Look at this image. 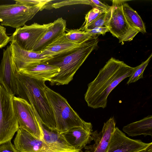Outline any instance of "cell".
<instances>
[{"mask_svg": "<svg viewBox=\"0 0 152 152\" xmlns=\"http://www.w3.org/2000/svg\"><path fill=\"white\" fill-rule=\"evenodd\" d=\"M134 67L112 57L101 69L97 76L88 84L84 99L88 106L93 109L104 108L107 97L122 80L132 74Z\"/></svg>", "mask_w": 152, "mask_h": 152, "instance_id": "obj_1", "label": "cell"}, {"mask_svg": "<svg viewBox=\"0 0 152 152\" xmlns=\"http://www.w3.org/2000/svg\"><path fill=\"white\" fill-rule=\"evenodd\" d=\"M15 76L18 97L32 106L45 126L56 131L53 111L45 93V81L31 78L16 70Z\"/></svg>", "mask_w": 152, "mask_h": 152, "instance_id": "obj_2", "label": "cell"}, {"mask_svg": "<svg viewBox=\"0 0 152 152\" xmlns=\"http://www.w3.org/2000/svg\"><path fill=\"white\" fill-rule=\"evenodd\" d=\"M98 35L66 53L53 57L45 62L59 67L58 74L50 82L52 85H67L92 51L97 46Z\"/></svg>", "mask_w": 152, "mask_h": 152, "instance_id": "obj_3", "label": "cell"}, {"mask_svg": "<svg viewBox=\"0 0 152 152\" xmlns=\"http://www.w3.org/2000/svg\"><path fill=\"white\" fill-rule=\"evenodd\" d=\"M45 90L53 111L57 132L62 134L77 127L93 129L92 124L82 119L65 98L47 86Z\"/></svg>", "mask_w": 152, "mask_h": 152, "instance_id": "obj_4", "label": "cell"}, {"mask_svg": "<svg viewBox=\"0 0 152 152\" xmlns=\"http://www.w3.org/2000/svg\"><path fill=\"white\" fill-rule=\"evenodd\" d=\"M52 8L51 4L28 7L16 2L15 4L0 5L1 24L17 29L24 25L39 11Z\"/></svg>", "mask_w": 152, "mask_h": 152, "instance_id": "obj_5", "label": "cell"}, {"mask_svg": "<svg viewBox=\"0 0 152 152\" xmlns=\"http://www.w3.org/2000/svg\"><path fill=\"white\" fill-rule=\"evenodd\" d=\"M42 134V140L34 137L24 152H83L69 144L62 134L45 128L39 124Z\"/></svg>", "mask_w": 152, "mask_h": 152, "instance_id": "obj_6", "label": "cell"}, {"mask_svg": "<svg viewBox=\"0 0 152 152\" xmlns=\"http://www.w3.org/2000/svg\"><path fill=\"white\" fill-rule=\"evenodd\" d=\"M12 95L0 84V144L11 140L19 129Z\"/></svg>", "mask_w": 152, "mask_h": 152, "instance_id": "obj_7", "label": "cell"}, {"mask_svg": "<svg viewBox=\"0 0 152 152\" xmlns=\"http://www.w3.org/2000/svg\"><path fill=\"white\" fill-rule=\"evenodd\" d=\"M125 0L112 1L111 14L105 25L112 35L119 39V42L132 40L140 31L128 24L124 15L122 4Z\"/></svg>", "mask_w": 152, "mask_h": 152, "instance_id": "obj_8", "label": "cell"}, {"mask_svg": "<svg viewBox=\"0 0 152 152\" xmlns=\"http://www.w3.org/2000/svg\"><path fill=\"white\" fill-rule=\"evenodd\" d=\"M13 105L19 128L42 140V134L32 106L26 101L13 96Z\"/></svg>", "mask_w": 152, "mask_h": 152, "instance_id": "obj_9", "label": "cell"}, {"mask_svg": "<svg viewBox=\"0 0 152 152\" xmlns=\"http://www.w3.org/2000/svg\"><path fill=\"white\" fill-rule=\"evenodd\" d=\"M52 23L40 24L36 23L25 25L16 29L11 37L10 41L21 48L32 51L35 46Z\"/></svg>", "mask_w": 152, "mask_h": 152, "instance_id": "obj_10", "label": "cell"}, {"mask_svg": "<svg viewBox=\"0 0 152 152\" xmlns=\"http://www.w3.org/2000/svg\"><path fill=\"white\" fill-rule=\"evenodd\" d=\"M15 71L12 62L11 49L9 45L3 50L0 64V84L12 96L18 95Z\"/></svg>", "mask_w": 152, "mask_h": 152, "instance_id": "obj_11", "label": "cell"}, {"mask_svg": "<svg viewBox=\"0 0 152 152\" xmlns=\"http://www.w3.org/2000/svg\"><path fill=\"white\" fill-rule=\"evenodd\" d=\"M140 140H134L127 137L115 127L110 138L107 152H136L149 144Z\"/></svg>", "mask_w": 152, "mask_h": 152, "instance_id": "obj_12", "label": "cell"}, {"mask_svg": "<svg viewBox=\"0 0 152 152\" xmlns=\"http://www.w3.org/2000/svg\"><path fill=\"white\" fill-rule=\"evenodd\" d=\"M10 45L13 63L16 71L26 65L45 62L53 57L40 53L24 49L13 42H11Z\"/></svg>", "mask_w": 152, "mask_h": 152, "instance_id": "obj_13", "label": "cell"}, {"mask_svg": "<svg viewBox=\"0 0 152 152\" xmlns=\"http://www.w3.org/2000/svg\"><path fill=\"white\" fill-rule=\"evenodd\" d=\"M114 118H110L104 123L102 130H97L91 133L94 143L92 145H86L84 148L85 152H107L109 142L115 127Z\"/></svg>", "mask_w": 152, "mask_h": 152, "instance_id": "obj_14", "label": "cell"}, {"mask_svg": "<svg viewBox=\"0 0 152 152\" xmlns=\"http://www.w3.org/2000/svg\"><path fill=\"white\" fill-rule=\"evenodd\" d=\"M16 71L31 78L50 82L58 74L60 69L56 66L42 62L26 65Z\"/></svg>", "mask_w": 152, "mask_h": 152, "instance_id": "obj_15", "label": "cell"}, {"mask_svg": "<svg viewBox=\"0 0 152 152\" xmlns=\"http://www.w3.org/2000/svg\"><path fill=\"white\" fill-rule=\"evenodd\" d=\"M66 26V20L62 18H59L52 23L32 51L40 53L65 33Z\"/></svg>", "mask_w": 152, "mask_h": 152, "instance_id": "obj_16", "label": "cell"}, {"mask_svg": "<svg viewBox=\"0 0 152 152\" xmlns=\"http://www.w3.org/2000/svg\"><path fill=\"white\" fill-rule=\"evenodd\" d=\"M93 129L81 127L73 128L62 134L68 143L75 149L82 150L93 139Z\"/></svg>", "mask_w": 152, "mask_h": 152, "instance_id": "obj_17", "label": "cell"}, {"mask_svg": "<svg viewBox=\"0 0 152 152\" xmlns=\"http://www.w3.org/2000/svg\"><path fill=\"white\" fill-rule=\"evenodd\" d=\"M123 131L129 136L143 135L152 136V116L148 115L143 119L124 126Z\"/></svg>", "mask_w": 152, "mask_h": 152, "instance_id": "obj_18", "label": "cell"}, {"mask_svg": "<svg viewBox=\"0 0 152 152\" xmlns=\"http://www.w3.org/2000/svg\"><path fill=\"white\" fill-rule=\"evenodd\" d=\"M65 33L55 41L48 46L40 53L51 57L66 53L78 47V44L67 39Z\"/></svg>", "mask_w": 152, "mask_h": 152, "instance_id": "obj_19", "label": "cell"}, {"mask_svg": "<svg viewBox=\"0 0 152 152\" xmlns=\"http://www.w3.org/2000/svg\"><path fill=\"white\" fill-rule=\"evenodd\" d=\"M125 0L122 4L123 12L129 26L144 34L146 32L144 23L137 12L132 9Z\"/></svg>", "mask_w": 152, "mask_h": 152, "instance_id": "obj_20", "label": "cell"}, {"mask_svg": "<svg viewBox=\"0 0 152 152\" xmlns=\"http://www.w3.org/2000/svg\"><path fill=\"white\" fill-rule=\"evenodd\" d=\"M65 36L69 40L78 44L82 43L95 36H92L80 29L67 30L66 33H65Z\"/></svg>", "mask_w": 152, "mask_h": 152, "instance_id": "obj_21", "label": "cell"}, {"mask_svg": "<svg viewBox=\"0 0 152 152\" xmlns=\"http://www.w3.org/2000/svg\"><path fill=\"white\" fill-rule=\"evenodd\" d=\"M152 57L151 54L147 59L142 62L140 65L134 67V69L132 74L129 77V78L126 83L127 85L134 83L140 79L143 78V72L148 66Z\"/></svg>", "mask_w": 152, "mask_h": 152, "instance_id": "obj_22", "label": "cell"}, {"mask_svg": "<svg viewBox=\"0 0 152 152\" xmlns=\"http://www.w3.org/2000/svg\"><path fill=\"white\" fill-rule=\"evenodd\" d=\"M111 14V10L109 11L104 12L83 31L91 29L96 27L105 26V25L110 17Z\"/></svg>", "mask_w": 152, "mask_h": 152, "instance_id": "obj_23", "label": "cell"}, {"mask_svg": "<svg viewBox=\"0 0 152 152\" xmlns=\"http://www.w3.org/2000/svg\"><path fill=\"white\" fill-rule=\"evenodd\" d=\"M104 12L107 11L99 8H93L86 15L85 21L80 29L83 30Z\"/></svg>", "mask_w": 152, "mask_h": 152, "instance_id": "obj_24", "label": "cell"}, {"mask_svg": "<svg viewBox=\"0 0 152 152\" xmlns=\"http://www.w3.org/2000/svg\"><path fill=\"white\" fill-rule=\"evenodd\" d=\"M16 2L22 4L28 7L37 5H45L51 4L52 0H15Z\"/></svg>", "mask_w": 152, "mask_h": 152, "instance_id": "obj_25", "label": "cell"}, {"mask_svg": "<svg viewBox=\"0 0 152 152\" xmlns=\"http://www.w3.org/2000/svg\"><path fill=\"white\" fill-rule=\"evenodd\" d=\"M87 0H72L58 2L52 4V6L56 9L60 8L61 7L67 5L75 4H87Z\"/></svg>", "mask_w": 152, "mask_h": 152, "instance_id": "obj_26", "label": "cell"}, {"mask_svg": "<svg viewBox=\"0 0 152 152\" xmlns=\"http://www.w3.org/2000/svg\"><path fill=\"white\" fill-rule=\"evenodd\" d=\"M11 37L8 36L6 32V29L0 25V48L5 46L10 41Z\"/></svg>", "mask_w": 152, "mask_h": 152, "instance_id": "obj_27", "label": "cell"}, {"mask_svg": "<svg viewBox=\"0 0 152 152\" xmlns=\"http://www.w3.org/2000/svg\"><path fill=\"white\" fill-rule=\"evenodd\" d=\"M87 33L93 36L102 34L103 36L105 33L109 31L108 28L106 26L102 27H97L93 28L91 29L84 31Z\"/></svg>", "mask_w": 152, "mask_h": 152, "instance_id": "obj_28", "label": "cell"}, {"mask_svg": "<svg viewBox=\"0 0 152 152\" xmlns=\"http://www.w3.org/2000/svg\"><path fill=\"white\" fill-rule=\"evenodd\" d=\"M0 152H18L11 143L9 141L0 144Z\"/></svg>", "mask_w": 152, "mask_h": 152, "instance_id": "obj_29", "label": "cell"}, {"mask_svg": "<svg viewBox=\"0 0 152 152\" xmlns=\"http://www.w3.org/2000/svg\"><path fill=\"white\" fill-rule=\"evenodd\" d=\"M92 6L93 8L98 7L100 8L105 11H109L111 9V7L106 5L100 1L97 0H88V4Z\"/></svg>", "mask_w": 152, "mask_h": 152, "instance_id": "obj_30", "label": "cell"}, {"mask_svg": "<svg viewBox=\"0 0 152 152\" xmlns=\"http://www.w3.org/2000/svg\"><path fill=\"white\" fill-rule=\"evenodd\" d=\"M136 152H152V143H150L146 147Z\"/></svg>", "mask_w": 152, "mask_h": 152, "instance_id": "obj_31", "label": "cell"}]
</instances>
